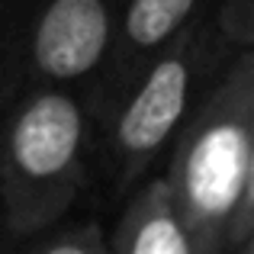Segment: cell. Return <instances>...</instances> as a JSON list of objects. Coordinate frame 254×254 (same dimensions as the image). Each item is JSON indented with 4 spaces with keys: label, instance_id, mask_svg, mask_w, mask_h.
Instances as JSON below:
<instances>
[{
    "label": "cell",
    "instance_id": "6da1fadb",
    "mask_svg": "<svg viewBox=\"0 0 254 254\" xmlns=\"http://www.w3.org/2000/svg\"><path fill=\"white\" fill-rule=\"evenodd\" d=\"M177 209L199 254L254 251V52L219 68L164 151Z\"/></svg>",
    "mask_w": 254,
    "mask_h": 254
},
{
    "label": "cell",
    "instance_id": "7a4b0ae2",
    "mask_svg": "<svg viewBox=\"0 0 254 254\" xmlns=\"http://www.w3.org/2000/svg\"><path fill=\"white\" fill-rule=\"evenodd\" d=\"M93 132L68 87L23 84L0 119V251L74 212L90 187Z\"/></svg>",
    "mask_w": 254,
    "mask_h": 254
},
{
    "label": "cell",
    "instance_id": "3957f363",
    "mask_svg": "<svg viewBox=\"0 0 254 254\" xmlns=\"http://www.w3.org/2000/svg\"><path fill=\"white\" fill-rule=\"evenodd\" d=\"M229 55L232 49L206 10L142 68L93 138V155L103 158L106 180L116 193L132 190L151 174Z\"/></svg>",
    "mask_w": 254,
    "mask_h": 254
},
{
    "label": "cell",
    "instance_id": "277c9868",
    "mask_svg": "<svg viewBox=\"0 0 254 254\" xmlns=\"http://www.w3.org/2000/svg\"><path fill=\"white\" fill-rule=\"evenodd\" d=\"M123 10L126 0H45L19 49L23 84L68 87L87 110L110 58Z\"/></svg>",
    "mask_w": 254,
    "mask_h": 254
},
{
    "label": "cell",
    "instance_id": "5b68a950",
    "mask_svg": "<svg viewBox=\"0 0 254 254\" xmlns=\"http://www.w3.org/2000/svg\"><path fill=\"white\" fill-rule=\"evenodd\" d=\"M212 0H126L123 19H119L116 39H113L110 58L103 64L93 97L87 103L90 132L103 129L110 113L129 90V84L142 74V68L184 29L187 23L209 10Z\"/></svg>",
    "mask_w": 254,
    "mask_h": 254
},
{
    "label": "cell",
    "instance_id": "8992f818",
    "mask_svg": "<svg viewBox=\"0 0 254 254\" xmlns=\"http://www.w3.org/2000/svg\"><path fill=\"white\" fill-rule=\"evenodd\" d=\"M132 190L113 229H106L110 254H199L164 174H145Z\"/></svg>",
    "mask_w": 254,
    "mask_h": 254
},
{
    "label": "cell",
    "instance_id": "52a82bcc",
    "mask_svg": "<svg viewBox=\"0 0 254 254\" xmlns=\"http://www.w3.org/2000/svg\"><path fill=\"white\" fill-rule=\"evenodd\" d=\"M19 251L29 254H110L106 225L93 216H62L45 232L32 235Z\"/></svg>",
    "mask_w": 254,
    "mask_h": 254
},
{
    "label": "cell",
    "instance_id": "ba28073f",
    "mask_svg": "<svg viewBox=\"0 0 254 254\" xmlns=\"http://www.w3.org/2000/svg\"><path fill=\"white\" fill-rule=\"evenodd\" d=\"M209 19L232 52L254 49V0H212Z\"/></svg>",
    "mask_w": 254,
    "mask_h": 254
},
{
    "label": "cell",
    "instance_id": "9c48e42d",
    "mask_svg": "<svg viewBox=\"0 0 254 254\" xmlns=\"http://www.w3.org/2000/svg\"><path fill=\"white\" fill-rule=\"evenodd\" d=\"M45 0H0V64L19 68V49H23L26 29Z\"/></svg>",
    "mask_w": 254,
    "mask_h": 254
},
{
    "label": "cell",
    "instance_id": "30bf717a",
    "mask_svg": "<svg viewBox=\"0 0 254 254\" xmlns=\"http://www.w3.org/2000/svg\"><path fill=\"white\" fill-rule=\"evenodd\" d=\"M19 87H23V74H19L16 64H0V119H3L6 103Z\"/></svg>",
    "mask_w": 254,
    "mask_h": 254
}]
</instances>
